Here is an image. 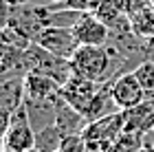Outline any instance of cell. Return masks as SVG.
I'll use <instances>...</instances> for the list:
<instances>
[{
	"instance_id": "1",
	"label": "cell",
	"mask_w": 154,
	"mask_h": 152,
	"mask_svg": "<svg viewBox=\"0 0 154 152\" xmlns=\"http://www.w3.org/2000/svg\"><path fill=\"white\" fill-rule=\"evenodd\" d=\"M24 68H26V73H42L46 77H53L60 86L66 84L68 77L73 75L71 60H64L60 55L48 53L35 42H31L24 49Z\"/></svg>"
},
{
	"instance_id": "2",
	"label": "cell",
	"mask_w": 154,
	"mask_h": 152,
	"mask_svg": "<svg viewBox=\"0 0 154 152\" xmlns=\"http://www.w3.org/2000/svg\"><path fill=\"white\" fill-rule=\"evenodd\" d=\"M2 143L7 152H26L35 148V130L29 121V113H26L24 104L11 113V126L7 130Z\"/></svg>"
},
{
	"instance_id": "3",
	"label": "cell",
	"mask_w": 154,
	"mask_h": 152,
	"mask_svg": "<svg viewBox=\"0 0 154 152\" xmlns=\"http://www.w3.org/2000/svg\"><path fill=\"white\" fill-rule=\"evenodd\" d=\"M97 91H99V84H97V82L79 77V75H71L66 84H62L60 97L64 99L68 106H73L77 113H82L86 117L90 106H93V101H95V97H97Z\"/></svg>"
},
{
	"instance_id": "4",
	"label": "cell",
	"mask_w": 154,
	"mask_h": 152,
	"mask_svg": "<svg viewBox=\"0 0 154 152\" xmlns=\"http://www.w3.org/2000/svg\"><path fill=\"white\" fill-rule=\"evenodd\" d=\"M33 42L40 44L42 49H46L48 53L60 55L64 60H71L73 53L77 51V46H79L73 29H64V26H44Z\"/></svg>"
},
{
	"instance_id": "5",
	"label": "cell",
	"mask_w": 154,
	"mask_h": 152,
	"mask_svg": "<svg viewBox=\"0 0 154 152\" xmlns=\"http://www.w3.org/2000/svg\"><path fill=\"white\" fill-rule=\"evenodd\" d=\"M110 93L117 104L119 110H130L137 108L139 104L145 101V88L141 86V82L137 79L134 73H123L110 84Z\"/></svg>"
},
{
	"instance_id": "6",
	"label": "cell",
	"mask_w": 154,
	"mask_h": 152,
	"mask_svg": "<svg viewBox=\"0 0 154 152\" xmlns=\"http://www.w3.org/2000/svg\"><path fill=\"white\" fill-rule=\"evenodd\" d=\"M73 33H75L77 42L84 46H103V44H108L110 26L103 20H99L95 13H84L77 20V24L73 26Z\"/></svg>"
},
{
	"instance_id": "7",
	"label": "cell",
	"mask_w": 154,
	"mask_h": 152,
	"mask_svg": "<svg viewBox=\"0 0 154 152\" xmlns=\"http://www.w3.org/2000/svg\"><path fill=\"white\" fill-rule=\"evenodd\" d=\"M123 126H125V115H123V110H119V113L101 117L97 121H88V126L84 128L82 135L86 141H103V143L112 146L115 139L123 132Z\"/></svg>"
},
{
	"instance_id": "8",
	"label": "cell",
	"mask_w": 154,
	"mask_h": 152,
	"mask_svg": "<svg viewBox=\"0 0 154 152\" xmlns=\"http://www.w3.org/2000/svg\"><path fill=\"white\" fill-rule=\"evenodd\" d=\"M60 84L42 73L24 75V101H53L60 97Z\"/></svg>"
},
{
	"instance_id": "9",
	"label": "cell",
	"mask_w": 154,
	"mask_h": 152,
	"mask_svg": "<svg viewBox=\"0 0 154 152\" xmlns=\"http://www.w3.org/2000/svg\"><path fill=\"white\" fill-rule=\"evenodd\" d=\"M22 104H24V75L20 73L0 75V108L13 113Z\"/></svg>"
},
{
	"instance_id": "10",
	"label": "cell",
	"mask_w": 154,
	"mask_h": 152,
	"mask_svg": "<svg viewBox=\"0 0 154 152\" xmlns=\"http://www.w3.org/2000/svg\"><path fill=\"white\" fill-rule=\"evenodd\" d=\"M62 97L53 99V101H24L26 113H29V121L33 130H42L46 126H53L55 117H57V106H60Z\"/></svg>"
},
{
	"instance_id": "11",
	"label": "cell",
	"mask_w": 154,
	"mask_h": 152,
	"mask_svg": "<svg viewBox=\"0 0 154 152\" xmlns=\"http://www.w3.org/2000/svg\"><path fill=\"white\" fill-rule=\"evenodd\" d=\"M55 126L62 130L64 137H71V135H82L84 128L88 126V119L84 117L82 113H77L73 106L62 99L60 106H57V117H55Z\"/></svg>"
},
{
	"instance_id": "12",
	"label": "cell",
	"mask_w": 154,
	"mask_h": 152,
	"mask_svg": "<svg viewBox=\"0 0 154 152\" xmlns=\"http://www.w3.org/2000/svg\"><path fill=\"white\" fill-rule=\"evenodd\" d=\"M130 18V24H132V31L137 33L141 40H148L154 38V5L145 7V9L132 13Z\"/></svg>"
},
{
	"instance_id": "13",
	"label": "cell",
	"mask_w": 154,
	"mask_h": 152,
	"mask_svg": "<svg viewBox=\"0 0 154 152\" xmlns=\"http://www.w3.org/2000/svg\"><path fill=\"white\" fill-rule=\"evenodd\" d=\"M62 141H64V135L55 123L35 132V148L40 152H57L62 148Z\"/></svg>"
},
{
	"instance_id": "14",
	"label": "cell",
	"mask_w": 154,
	"mask_h": 152,
	"mask_svg": "<svg viewBox=\"0 0 154 152\" xmlns=\"http://www.w3.org/2000/svg\"><path fill=\"white\" fill-rule=\"evenodd\" d=\"M132 73H134L137 79L141 82V86L145 88V93L154 91V62H152V60L141 62V64H139Z\"/></svg>"
},
{
	"instance_id": "15",
	"label": "cell",
	"mask_w": 154,
	"mask_h": 152,
	"mask_svg": "<svg viewBox=\"0 0 154 152\" xmlns=\"http://www.w3.org/2000/svg\"><path fill=\"white\" fill-rule=\"evenodd\" d=\"M60 152H86V139H84V135L64 137Z\"/></svg>"
},
{
	"instance_id": "16",
	"label": "cell",
	"mask_w": 154,
	"mask_h": 152,
	"mask_svg": "<svg viewBox=\"0 0 154 152\" xmlns=\"http://www.w3.org/2000/svg\"><path fill=\"white\" fill-rule=\"evenodd\" d=\"M13 16V5L7 0H0V29H7Z\"/></svg>"
},
{
	"instance_id": "17",
	"label": "cell",
	"mask_w": 154,
	"mask_h": 152,
	"mask_svg": "<svg viewBox=\"0 0 154 152\" xmlns=\"http://www.w3.org/2000/svg\"><path fill=\"white\" fill-rule=\"evenodd\" d=\"M9 126H11V113H9V110H5V108H0V141L5 139Z\"/></svg>"
},
{
	"instance_id": "18",
	"label": "cell",
	"mask_w": 154,
	"mask_h": 152,
	"mask_svg": "<svg viewBox=\"0 0 154 152\" xmlns=\"http://www.w3.org/2000/svg\"><path fill=\"white\" fill-rule=\"evenodd\" d=\"M9 49V42H7V36H5V29H0V57L5 55V51Z\"/></svg>"
},
{
	"instance_id": "19",
	"label": "cell",
	"mask_w": 154,
	"mask_h": 152,
	"mask_svg": "<svg viewBox=\"0 0 154 152\" xmlns=\"http://www.w3.org/2000/svg\"><path fill=\"white\" fill-rule=\"evenodd\" d=\"M7 2H11L13 7H24V5H29L31 0H7Z\"/></svg>"
},
{
	"instance_id": "20",
	"label": "cell",
	"mask_w": 154,
	"mask_h": 152,
	"mask_svg": "<svg viewBox=\"0 0 154 152\" xmlns=\"http://www.w3.org/2000/svg\"><path fill=\"white\" fill-rule=\"evenodd\" d=\"M148 60H152V62H154V51H150V53H148Z\"/></svg>"
},
{
	"instance_id": "21",
	"label": "cell",
	"mask_w": 154,
	"mask_h": 152,
	"mask_svg": "<svg viewBox=\"0 0 154 152\" xmlns=\"http://www.w3.org/2000/svg\"><path fill=\"white\" fill-rule=\"evenodd\" d=\"M0 152H7V150H5V143H2V141H0Z\"/></svg>"
},
{
	"instance_id": "22",
	"label": "cell",
	"mask_w": 154,
	"mask_h": 152,
	"mask_svg": "<svg viewBox=\"0 0 154 152\" xmlns=\"http://www.w3.org/2000/svg\"><path fill=\"white\" fill-rule=\"evenodd\" d=\"M26 152H40V150L38 148H31V150H26Z\"/></svg>"
},
{
	"instance_id": "23",
	"label": "cell",
	"mask_w": 154,
	"mask_h": 152,
	"mask_svg": "<svg viewBox=\"0 0 154 152\" xmlns=\"http://www.w3.org/2000/svg\"><path fill=\"white\" fill-rule=\"evenodd\" d=\"M152 5H154V0H152Z\"/></svg>"
}]
</instances>
